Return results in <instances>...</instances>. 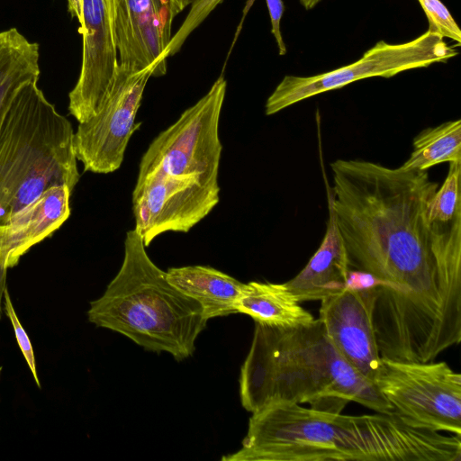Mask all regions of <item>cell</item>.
Wrapping results in <instances>:
<instances>
[{"instance_id": "obj_1", "label": "cell", "mask_w": 461, "mask_h": 461, "mask_svg": "<svg viewBox=\"0 0 461 461\" xmlns=\"http://www.w3.org/2000/svg\"><path fill=\"white\" fill-rule=\"evenodd\" d=\"M330 166L328 203L348 267L377 282L373 325L380 357L434 361L461 340V272L436 255L427 221L438 183L427 170L363 159Z\"/></svg>"}, {"instance_id": "obj_20", "label": "cell", "mask_w": 461, "mask_h": 461, "mask_svg": "<svg viewBox=\"0 0 461 461\" xmlns=\"http://www.w3.org/2000/svg\"><path fill=\"white\" fill-rule=\"evenodd\" d=\"M423 9L428 22L429 30L443 38L461 43V31L448 9L440 0H418Z\"/></svg>"}, {"instance_id": "obj_11", "label": "cell", "mask_w": 461, "mask_h": 461, "mask_svg": "<svg viewBox=\"0 0 461 461\" xmlns=\"http://www.w3.org/2000/svg\"><path fill=\"white\" fill-rule=\"evenodd\" d=\"M376 283L370 275L349 269L347 287L321 301L319 316L338 352L373 384L382 364L373 325Z\"/></svg>"}, {"instance_id": "obj_18", "label": "cell", "mask_w": 461, "mask_h": 461, "mask_svg": "<svg viewBox=\"0 0 461 461\" xmlns=\"http://www.w3.org/2000/svg\"><path fill=\"white\" fill-rule=\"evenodd\" d=\"M412 146L409 158L401 166L405 170H428L437 164L461 161V120L424 129L413 139Z\"/></svg>"}, {"instance_id": "obj_19", "label": "cell", "mask_w": 461, "mask_h": 461, "mask_svg": "<svg viewBox=\"0 0 461 461\" xmlns=\"http://www.w3.org/2000/svg\"><path fill=\"white\" fill-rule=\"evenodd\" d=\"M222 0H194L181 26L172 36L166 48L163 59L175 55L180 50L188 36L208 17Z\"/></svg>"}, {"instance_id": "obj_15", "label": "cell", "mask_w": 461, "mask_h": 461, "mask_svg": "<svg viewBox=\"0 0 461 461\" xmlns=\"http://www.w3.org/2000/svg\"><path fill=\"white\" fill-rule=\"evenodd\" d=\"M168 281L200 303L207 320L237 313L244 283L211 267L186 266L166 271Z\"/></svg>"}, {"instance_id": "obj_16", "label": "cell", "mask_w": 461, "mask_h": 461, "mask_svg": "<svg viewBox=\"0 0 461 461\" xmlns=\"http://www.w3.org/2000/svg\"><path fill=\"white\" fill-rule=\"evenodd\" d=\"M284 284L252 281L244 284L237 311L255 322L275 327H294L314 320Z\"/></svg>"}, {"instance_id": "obj_21", "label": "cell", "mask_w": 461, "mask_h": 461, "mask_svg": "<svg viewBox=\"0 0 461 461\" xmlns=\"http://www.w3.org/2000/svg\"><path fill=\"white\" fill-rule=\"evenodd\" d=\"M4 303L5 313L9 317L12 326L14 328L18 346L27 362V365L32 372V375L36 382V384L38 385L39 388H41V383L37 374L36 360L32 345L29 339V336L27 335L25 330L22 326L16 315L7 288L5 290L4 293Z\"/></svg>"}, {"instance_id": "obj_24", "label": "cell", "mask_w": 461, "mask_h": 461, "mask_svg": "<svg viewBox=\"0 0 461 461\" xmlns=\"http://www.w3.org/2000/svg\"><path fill=\"white\" fill-rule=\"evenodd\" d=\"M194 1V0H168L173 17L175 18L185 7L191 5Z\"/></svg>"}, {"instance_id": "obj_6", "label": "cell", "mask_w": 461, "mask_h": 461, "mask_svg": "<svg viewBox=\"0 0 461 461\" xmlns=\"http://www.w3.org/2000/svg\"><path fill=\"white\" fill-rule=\"evenodd\" d=\"M338 413L274 403L252 413L242 447L223 461H333Z\"/></svg>"}, {"instance_id": "obj_8", "label": "cell", "mask_w": 461, "mask_h": 461, "mask_svg": "<svg viewBox=\"0 0 461 461\" xmlns=\"http://www.w3.org/2000/svg\"><path fill=\"white\" fill-rule=\"evenodd\" d=\"M226 89L221 75L201 99L161 131L141 157L138 176L157 171L218 181L222 150L219 123Z\"/></svg>"}, {"instance_id": "obj_26", "label": "cell", "mask_w": 461, "mask_h": 461, "mask_svg": "<svg viewBox=\"0 0 461 461\" xmlns=\"http://www.w3.org/2000/svg\"><path fill=\"white\" fill-rule=\"evenodd\" d=\"M2 369H3V367H2V366H0V375H1Z\"/></svg>"}, {"instance_id": "obj_9", "label": "cell", "mask_w": 461, "mask_h": 461, "mask_svg": "<svg viewBox=\"0 0 461 461\" xmlns=\"http://www.w3.org/2000/svg\"><path fill=\"white\" fill-rule=\"evenodd\" d=\"M150 77L153 68L128 71L118 66L97 112L74 132L75 154L85 171L109 174L121 167L129 140L140 125L135 119Z\"/></svg>"}, {"instance_id": "obj_10", "label": "cell", "mask_w": 461, "mask_h": 461, "mask_svg": "<svg viewBox=\"0 0 461 461\" xmlns=\"http://www.w3.org/2000/svg\"><path fill=\"white\" fill-rule=\"evenodd\" d=\"M218 181L197 176L150 172L138 176L132 192L134 230L149 246L167 231L187 232L220 201Z\"/></svg>"}, {"instance_id": "obj_23", "label": "cell", "mask_w": 461, "mask_h": 461, "mask_svg": "<svg viewBox=\"0 0 461 461\" xmlns=\"http://www.w3.org/2000/svg\"><path fill=\"white\" fill-rule=\"evenodd\" d=\"M68 10L72 17L77 18L79 25L82 23V4L83 0H67Z\"/></svg>"}, {"instance_id": "obj_2", "label": "cell", "mask_w": 461, "mask_h": 461, "mask_svg": "<svg viewBox=\"0 0 461 461\" xmlns=\"http://www.w3.org/2000/svg\"><path fill=\"white\" fill-rule=\"evenodd\" d=\"M74 132L38 80L17 93L0 122V319L7 269L70 215L80 177Z\"/></svg>"}, {"instance_id": "obj_22", "label": "cell", "mask_w": 461, "mask_h": 461, "mask_svg": "<svg viewBox=\"0 0 461 461\" xmlns=\"http://www.w3.org/2000/svg\"><path fill=\"white\" fill-rule=\"evenodd\" d=\"M270 22H271V32L276 39L279 55H285L286 53V47L284 42L280 23L285 11V5L282 0H266Z\"/></svg>"}, {"instance_id": "obj_13", "label": "cell", "mask_w": 461, "mask_h": 461, "mask_svg": "<svg viewBox=\"0 0 461 461\" xmlns=\"http://www.w3.org/2000/svg\"><path fill=\"white\" fill-rule=\"evenodd\" d=\"M168 0H116L114 42L118 65L128 71L154 68L166 74L163 54L172 35Z\"/></svg>"}, {"instance_id": "obj_25", "label": "cell", "mask_w": 461, "mask_h": 461, "mask_svg": "<svg viewBox=\"0 0 461 461\" xmlns=\"http://www.w3.org/2000/svg\"><path fill=\"white\" fill-rule=\"evenodd\" d=\"M322 0H299L301 5L305 10H312L318 4H320Z\"/></svg>"}, {"instance_id": "obj_5", "label": "cell", "mask_w": 461, "mask_h": 461, "mask_svg": "<svg viewBox=\"0 0 461 461\" xmlns=\"http://www.w3.org/2000/svg\"><path fill=\"white\" fill-rule=\"evenodd\" d=\"M375 384L405 424L461 436V375L446 362L382 359Z\"/></svg>"}, {"instance_id": "obj_17", "label": "cell", "mask_w": 461, "mask_h": 461, "mask_svg": "<svg viewBox=\"0 0 461 461\" xmlns=\"http://www.w3.org/2000/svg\"><path fill=\"white\" fill-rule=\"evenodd\" d=\"M39 44L16 28L0 32V122L17 93L38 80Z\"/></svg>"}, {"instance_id": "obj_14", "label": "cell", "mask_w": 461, "mask_h": 461, "mask_svg": "<svg viewBox=\"0 0 461 461\" xmlns=\"http://www.w3.org/2000/svg\"><path fill=\"white\" fill-rule=\"evenodd\" d=\"M328 209L327 229L321 246L303 270L285 283L299 303L321 301L342 292L348 283L345 247L329 203Z\"/></svg>"}, {"instance_id": "obj_3", "label": "cell", "mask_w": 461, "mask_h": 461, "mask_svg": "<svg viewBox=\"0 0 461 461\" xmlns=\"http://www.w3.org/2000/svg\"><path fill=\"white\" fill-rule=\"evenodd\" d=\"M255 323L239 380L246 411L308 402L312 409L340 413L354 402L376 412H393L375 384L338 352L319 318L294 327Z\"/></svg>"}, {"instance_id": "obj_7", "label": "cell", "mask_w": 461, "mask_h": 461, "mask_svg": "<svg viewBox=\"0 0 461 461\" xmlns=\"http://www.w3.org/2000/svg\"><path fill=\"white\" fill-rule=\"evenodd\" d=\"M457 55L455 47L429 31L403 43L379 41L351 64L311 77L285 76L268 96L265 113L273 115L307 98L361 79L392 77L410 69L446 62Z\"/></svg>"}, {"instance_id": "obj_12", "label": "cell", "mask_w": 461, "mask_h": 461, "mask_svg": "<svg viewBox=\"0 0 461 461\" xmlns=\"http://www.w3.org/2000/svg\"><path fill=\"white\" fill-rule=\"evenodd\" d=\"M115 11L116 0H83L81 69L68 95V111L78 123L97 112L116 75Z\"/></svg>"}, {"instance_id": "obj_4", "label": "cell", "mask_w": 461, "mask_h": 461, "mask_svg": "<svg viewBox=\"0 0 461 461\" xmlns=\"http://www.w3.org/2000/svg\"><path fill=\"white\" fill-rule=\"evenodd\" d=\"M88 320L122 334L144 349L177 361L191 357L208 320L149 257L142 238L126 233L122 264L104 294L90 303Z\"/></svg>"}]
</instances>
